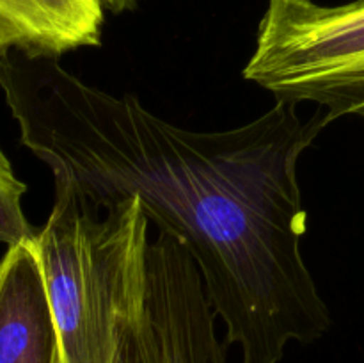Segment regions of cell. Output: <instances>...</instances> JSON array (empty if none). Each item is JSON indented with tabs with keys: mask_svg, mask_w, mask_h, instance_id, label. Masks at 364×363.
Instances as JSON below:
<instances>
[{
	"mask_svg": "<svg viewBox=\"0 0 364 363\" xmlns=\"http://www.w3.org/2000/svg\"><path fill=\"white\" fill-rule=\"evenodd\" d=\"M0 88L53 185L95 210L137 198L160 233L188 249L242 363H279L288 342L326 335L329 310L301 248L297 162L333 123L327 110L302 117L297 103L276 102L247 125L187 130L59 59L16 50L0 53Z\"/></svg>",
	"mask_w": 364,
	"mask_h": 363,
	"instance_id": "obj_1",
	"label": "cell"
},
{
	"mask_svg": "<svg viewBox=\"0 0 364 363\" xmlns=\"http://www.w3.org/2000/svg\"><path fill=\"white\" fill-rule=\"evenodd\" d=\"M98 210L55 185L38 249L60 340V363H114L123 324L146 302L148 216L128 198Z\"/></svg>",
	"mask_w": 364,
	"mask_h": 363,
	"instance_id": "obj_2",
	"label": "cell"
},
{
	"mask_svg": "<svg viewBox=\"0 0 364 363\" xmlns=\"http://www.w3.org/2000/svg\"><path fill=\"white\" fill-rule=\"evenodd\" d=\"M244 78L276 102L364 117V0H269Z\"/></svg>",
	"mask_w": 364,
	"mask_h": 363,
	"instance_id": "obj_3",
	"label": "cell"
},
{
	"mask_svg": "<svg viewBox=\"0 0 364 363\" xmlns=\"http://www.w3.org/2000/svg\"><path fill=\"white\" fill-rule=\"evenodd\" d=\"M215 310L199 267L176 238L160 233L148 246V287L142 319L148 363H226L215 333Z\"/></svg>",
	"mask_w": 364,
	"mask_h": 363,
	"instance_id": "obj_4",
	"label": "cell"
},
{
	"mask_svg": "<svg viewBox=\"0 0 364 363\" xmlns=\"http://www.w3.org/2000/svg\"><path fill=\"white\" fill-rule=\"evenodd\" d=\"M0 363H60L38 237L9 246L0 260Z\"/></svg>",
	"mask_w": 364,
	"mask_h": 363,
	"instance_id": "obj_5",
	"label": "cell"
},
{
	"mask_svg": "<svg viewBox=\"0 0 364 363\" xmlns=\"http://www.w3.org/2000/svg\"><path fill=\"white\" fill-rule=\"evenodd\" d=\"M102 0H0V53L53 57L102 43Z\"/></svg>",
	"mask_w": 364,
	"mask_h": 363,
	"instance_id": "obj_6",
	"label": "cell"
},
{
	"mask_svg": "<svg viewBox=\"0 0 364 363\" xmlns=\"http://www.w3.org/2000/svg\"><path fill=\"white\" fill-rule=\"evenodd\" d=\"M27 187L13 173L11 162L0 149V242L14 246L38 237L21 210V196Z\"/></svg>",
	"mask_w": 364,
	"mask_h": 363,
	"instance_id": "obj_7",
	"label": "cell"
},
{
	"mask_svg": "<svg viewBox=\"0 0 364 363\" xmlns=\"http://www.w3.org/2000/svg\"><path fill=\"white\" fill-rule=\"evenodd\" d=\"M146 302L132 313L123 324L119 333V344L114 363H148L146 362L144 340H142V319H144Z\"/></svg>",
	"mask_w": 364,
	"mask_h": 363,
	"instance_id": "obj_8",
	"label": "cell"
},
{
	"mask_svg": "<svg viewBox=\"0 0 364 363\" xmlns=\"http://www.w3.org/2000/svg\"><path fill=\"white\" fill-rule=\"evenodd\" d=\"M103 9L110 11L114 14H121L124 11H132L137 6V0H102Z\"/></svg>",
	"mask_w": 364,
	"mask_h": 363,
	"instance_id": "obj_9",
	"label": "cell"
}]
</instances>
